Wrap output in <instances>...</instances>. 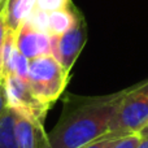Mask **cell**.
<instances>
[{
  "label": "cell",
  "instance_id": "cell-1",
  "mask_svg": "<svg viewBox=\"0 0 148 148\" xmlns=\"http://www.w3.org/2000/svg\"><path fill=\"white\" fill-rule=\"evenodd\" d=\"M129 88L101 96H68L48 148H81L109 133L110 123Z\"/></svg>",
  "mask_w": 148,
  "mask_h": 148
},
{
  "label": "cell",
  "instance_id": "cell-2",
  "mask_svg": "<svg viewBox=\"0 0 148 148\" xmlns=\"http://www.w3.org/2000/svg\"><path fill=\"white\" fill-rule=\"evenodd\" d=\"M72 73L64 69L53 56H40L29 62L27 84L33 96L46 109L61 97L70 81Z\"/></svg>",
  "mask_w": 148,
  "mask_h": 148
},
{
  "label": "cell",
  "instance_id": "cell-3",
  "mask_svg": "<svg viewBox=\"0 0 148 148\" xmlns=\"http://www.w3.org/2000/svg\"><path fill=\"white\" fill-rule=\"evenodd\" d=\"M148 122V78L130 86L110 123L109 133L117 138L136 134Z\"/></svg>",
  "mask_w": 148,
  "mask_h": 148
},
{
  "label": "cell",
  "instance_id": "cell-4",
  "mask_svg": "<svg viewBox=\"0 0 148 148\" xmlns=\"http://www.w3.org/2000/svg\"><path fill=\"white\" fill-rule=\"evenodd\" d=\"M51 56H53L65 70L72 69L87 42V23L83 14L79 13L75 23L62 35H49Z\"/></svg>",
  "mask_w": 148,
  "mask_h": 148
},
{
  "label": "cell",
  "instance_id": "cell-5",
  "mask_svg": "<svg viewBox=\"0 0 148 148\" xmlns=\"http://www.w3.org/2000/svg\"><path fill=\"white\" fill-rule=\"evenodd\" d=\"M7 97V107L22 112L31 117L40 118L44 121L48 109L43 107L30 91L27 82L16 75H9L3 83Z\"/></svg>",
  "mask_w": 148,
  "mask_h": 148
},
{
  "label": "cell",
  "instance_id": "cell-6",
  "mask_svg": "<svg viewBox=\"0 0 148 148\" xmlns=\"http://www.w3.org/2000/svg\"><path fill=\"white\" fill-rule=\"evenodd\" d=\"M16 112V136L18 148H48L44 121L22 112Z\"/></svg>",
  "mask_w": 148,
  "mask_h": 148
},
{
  "label": "cell",
  "instance_id": "cell-7",
  "mask_svg": "<svg viewBox=\"0 0 148 148\" xmlns=\"http://www.w3.org/2000/svg\"><path fill=\"white\" fill-rule=\"evenodd\" d=\"M14 38L17 49L29 60H33L35 57L40 56H51L49 35L36 33L35 30H33L29 26L26 21L16 31Z\"/></svg>",
  "mask_w": 148,
  "mask_h": 148
},
{
  "label": "cell",
  "instance_id": "cell-8",
  "mask_svg": "<svg viewBox=\"0 0 148 148\" xmlns=\"http://www.w3.org/2000/svg\"><path fill=\"white\" fill-rule=\"evenodd\" d=\"M5 5H7V16H5L7 29L16 33L18 27L26 21L31 10L35 8L36 0H7Z\"/></svg>",
  "mask_w": 148,
  "mask_h": 148
},
{
  "label": "cell",
  "instance_id": "cell-9",
  "mask_svg": "<svg viewBox=\"0 0 148 148\" xmlns=\"http://www.w3.org/2000/svg\"><path fill=\"white\" fill-rule=\"evenodd\" d=\"M79 10L72 4L65 9L49 13V35H62L75 23Z\"/></svg>",
  "mask_w": 148,
  "mask_h": 148
},
{
  "label": "cell",
  "instance_id": "cell-10",
  "mask_svg": "<svg viewBox=\"0 0 148 148\" xmlns=\"http://www.w3.org/2000/svg\"><path fill=\"white\" fill-rule=\"evenodd\" d=\"M0 148H18L16 136V112L8 107L0 117Z\"/></svg>",
  "mask_w": 148,
  "mask_h": 148
},
{
  "label": "cell",
  "instance_id": "cell-11",
  "mask_svg": "<svg viewBox=\"0 0 148 148\" xmlns=\"http://www.w3.org/2000/svg\"><path fill=\"white\" fill-rule=\"evenodd\" d=\"M26 22L29 23L33 30H35L36 33L42 34H48L49 35V13L44 12L43 9L38 8L35 5L31 13L29 14V17L26 18Z\"/></svg>",
  "mask_w": 148,
  "mask_h": 148
},
{
  "label": "cell",
  "instance_id": "cell-12",
  "mask_svg": "<svg viewBox=\"0 0 148 148\" xmlns=\"http://www.w3.org/2000/svg\"><path fill=\"white\" fill-rule=\"evenodd\" d=\"M29 62H30V60L23 56L17 49V47H14L12 55V62H10V75H16L18 78H21L22 81L27 82Z\"/></svg>",
  "mask_w": 148,
  "mask_h": 148
},
{
  "label": "cell",
  "instance_id": "cell-13",
  "mask_svg": "<svg viewBox=\"0 0 148 148\" xmlns=\"http://www.w3.org/2000/svg\"><path fill=\"white\" fill-rule=\"evenodd\" d=\"M72 4V0H36V7L43 9L47 13L65 9V8L70 7Z\"/></svg>",
  "mask_w": 148,
  "mask_h": 148
},
{
  "label": "cell",
  "instance_id": "cell-14",
  "mask_svg": "<svg viewBox=\"0 0 148 148\" xmlns=\"http://www.w3.org/2000/svg\"><path fill=\"white\" fill-rule=\"evenodd\" d=\"M121 138H117V136L112 135V134H107L103 138L97 139V140L92 142L90 144H86V146L81 147V148H114V146L118 143Z\"/></svg>",
  "mask_w": 148,
  "mask_h": 148
},
{
  "label": "cell",
  "instance_id": "cell-15",
  "mask_svg": "<svg viewBox=\"0 0 148 148\" xmlns=\"http://www.w3.org/2000/svg\"><path fill=\"white\" fill-rule=\"evenodd\" d=\"M140 139L142 136L139 135V133L131 134V135H127L125 138H121L118 140V143L114 146V148H136Z\"/></svg>",
  "mask_w": 148,
  "mask_h": 148
},
{
  "label": "cell",
  "instance_id": "cell-16",
  "mask_svg": "<svg viewBox=\"0 0 148 148\" xmlns=\"http://www.w3.org/2000/svg\"><path fill=\"white\" fill-rule=\"evenodd\" d=\"M5 16H7V5L4 3L3 7L0 8V52H1V47H3V43H4V39H5L7 30H8L7 23H5Z\"/></svg>",
  "mask_w": 148,
  "mask_h": 148
},
{
  "label": "cell",
  "instance_id": "cell-17",
  "mask_svg": "<svg viewBox=\"0 0 148 148\" xmlns=\"http://www.w3.org/2000/svg\"><path fill=\"white\" fill-rule=\"evenodd\" d=\"M7 108V97H5V90L4 86L0 84V117H1L3 112Z\"/></svg>",
  "mask_w": 148,
  "mask_h": 148
},
{
  "label": "cell",
  "instance_id": "cell-18",
  "mask_svg": "<svg viewBox=\"0 0 148 148\" xmlns=\"http://www.w3.org/2000/svg\"><path fill=\"white\" fill-rule=\"evenodd\" d=\"M136 148H148V138H142Z\"/></svg>",
  "mask_w": 148,
  "mask_h": 148
},
{
  "label": "cell",
  "instance_id": "cell-19",
  "mask_svg": "<svg viewBox=\"0 0 148 148\" xmlns=\"http://www.w3.org/2000/svg\"><path fill=\"white\" fill-rule=\"evenodd\" d=\"M4 3H5V0H0V8L3 7V4H4Z\"/></svg>",
  "mask_w": 148,
  "mask_h": 148
}]
</instances>
